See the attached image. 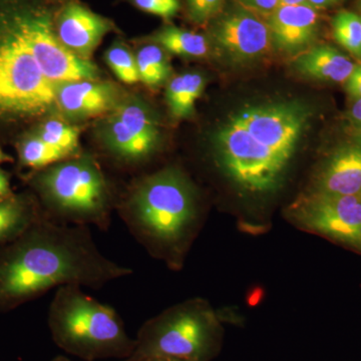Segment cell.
Listing matches in <instances>:
<instances>
[{"label": "cell", "instance_id": "1", "mask_svg": "<svg viewBox=\"0 0 361 361\" xmlns=\"http://www.w3.org/2000/svg\"><path fill=\"white\" fill-rule=\"evenodd\" d=\"M133 270L102 254L87 226L44 215L0 248V312L13 310L66 285L103 288Z\"/></svg>", "mask_w": 361, "mask_h": 361}, {"label": "cell", "instance_id": "2", "mask_svg": "<svg viewBox=\"0 0 361 361\" xmlns=\"http://www.w3.org/2000/svg\"><path fill=\"white\" fill-rule=\"evenodd\" d=\"M121 216L149 254L178 267L196 234L200 210L193 184L180 169L169 167L135 183Z\"/></svg>", "mask_w": 361, "mask_h": 361}, {"label": "cell", "instance_id": "3", "mask_svg": "<svg viewBox=\"0 0 361 361\" xmlns=\"http://www.w3.org/2000/svg\"><path fill=\"white\" fill-rule=\"evenodd\" d=\"M47 324L54 343L85 361L132 355L135 341L126 331L115 308L87 295L82 287H59L49 308Z\"/></svg>", "mask_w": 361, "mask_h": 361}, {"label": "cell", "instance_id": "4", "mask_svg": "<svg viewBox=\"0 0 361 361\" xmlns=\"http://www.w3.org/2000/svg\"><path fill=\"white\" fill-rule=\"evenodd\" d=\"M35 185L49 214L61 224L97 226L106 231L113 207L110 186L99 164L89 155L66 159L44 168Z\"/></svg>", "mask_w": 361, "mask_h": 361}, {"label": "cell", "instance_id": "5", "mask_svg": "<svg viewBox=\"0 0 361 361\" xmlns=\"http://www.w3.org/2000/svg\"><path fill=\"white\" fill-rule=\"evenodd\" d=\"M135 341L132 355L123 361H209L219 348L221 326L208 303L193 299L145 322Z\"/></svg>", "mask_w": 361, "mask_h": 361}, {"label": "cell", "instance_id": "6", "mask_svg": "<svg viewBox=\"0 0 361 361\" xmlns=\"http://www.w3.org/2000/svg\"><path fill=\"white\" fill-rule=\"evenodd\" d=\"M56 87L40 71L16 18L0 27V113L40 115L56 104Z\"/></svg>", "mask_w": 361, "mask_h": 361}, {"label": "cell", "instance_id": "7", "mask_svg": "<svg viewBox=\"0 0 361 361\" xmlns=\"http://www.w3.org/2000/svg\"><path fill=\"white\" fill-rule=\"evenodd\" d=\"M311 116L307 106L293 101L247 106L231 116L252 141L287 169Z\"/></svg>", "mask_w": 361, "mask_h": 361}, {"label": "cell", "instance_id": "8", "mask_svg": "<svg viewBox=\"0 0 361 361\" xmlns=\"http://www.w3.org/2000/svg\"><path fill=\"white\" fill-rule=\"evenodd\" d=\"M289 219L361 255V197L307 193L288 210Z\"/></svg>", "mask_w": 361, "mask_h": 361}, {"label": "cell", "instance_id": "9", "mask_svg": "<svg viewBox=\"0 0 361 361\" xmlns=\"http://www.w3.org/2000/svg\"><path fill=\"white\" fill-rule=\"evenodd\" d=\"M14 18L40 71L52 84L96 80L99 77L92 61L78 58L61 44L49 14L30 11L16 14Z\"/></svg>", "mask_w": 361, "mask_h": 361}, {"label": "cell", "instance_id": "10", "mask_svg": "<svg viewBox=\"0 0 361 361\" xmlns=\"http://www.w3.org/2000/svg\"><path fill=\"white\" fill-rule=\"evenodd\" d=\"M113 111L103 127L104 142L111 155L129 164L153 155L160 144V130L148 106L130 99Z\"/></svg>", "mask_w": 361, "mask_h": 361}, {"label": "cell", "instance_id": "11", "mask_svg": "<svg viewBox=\"0 0 361 361\" xmlns=\"http://www.w3.org/2000/svg\"><path fill=\"white\" fill-rule=\"evenodd\" d=\"M212 39L220 54L233 63L261 58L273 44L267 23L242 6L218 18L213 25Z\"/></svg>", "mask_w": 361, "mask_h": 361}, {"label": "cell", "instance_id": "12", "mask_svg": "<svg viewBox=\"0 0 361 361\" xmlns=\"http://www.w3.org/2000/svg\"><path fill=\"white\" fill-rule=\"evenodd\" d=\"M310 193L361 197V130L336 145L316 171Z\"/></svg>", "mask_w": 361, "mask_h": 361}, {"label": "cell", "instance_id": "13", "mask_svg": "<svg viewBox=\"0 0 361 361\" xmlns=\"http://www.w3.org/2000/svg\"><path fill=\"white\" fill-rule=\"evenodd\" d=\"M267 25L275 47L286 54H296L314 42L319 14L310 4L280 6L268 16Z\"/></svg>", "mask_w": 361, "mask_h": 361}, {"label": "cell", "instance_id": "14", "mask_svg": "<svg viewBox=\"0 0 361 361\" xmlns=\"http://www.w3.org/2000/svg\"><path fill=\"white\" fill-rule=\"evenodd\" d=\"M111 30L110 20L82 4L71 2L59 14L56 35L78 58L89 59Z\"/></svg>", "mask_w": 361, "mask_h": 361}, {"label": "cell", "instance_id": "15", "mask_svg": "<svg viewBox=\"0 0 361 361\" xmlns=\"http://www.w3.org/2000/svg\"><path fill=\"white\" fill-rule=\"evenodd\" d=\"M116 92L113 85L97 80H77L56 87V104L73 118H90L116 108Z\"/></svg>", "mask_w": 361, "mask_h": 361}, {"label": "cell", "instance_id": "16", "mask_svg": "<svg viewBox=\"0 0 361 361\" xmlns=\"http://www.w3.org/2000/svg\"><path fill=\"white\" fill-rule=\"evenodd\" d=\"M294 66L305 77L320 82L341 84L348 80L356 65L336 47L318 44L301 54Z\"/></svg>", "mask_w": 361, "mask_h": 361}, {"label": "cell", "instance_id": "17", "mask_svg": "<svg viewBox=\"0 0 361 361\" xmlns=\"http://www.w3.org/2000/svg\"><path fill=\"white\" fill-rule=\"evenodd\" d=\"M42 215L25 199H0V245L20 237Z\"/></svg>", "mask_w": 361, "mask_h": 361}, {"label": "cell", "instance_id": "18", "mask_svg": "<svg viewBox=\"0 0 361 361\" xmlns=\"http://www.w3.org/2000/svg\"><path fill=\"white\" fill-rule=\"evenodd\" d=\"M206 80L200 73H187L171 80L166 92L167 103L175 118H188L205 89Z\"/></svg>", "mask_w": 361, "mask_h": 361}, {"label": "cell", "instance_id": "19", "mask_svg": "<svg viewBox=\"0 0 361 361\" xmlns=\"http://www.w3.org/2000/svg\"><path fill=\"white\" fill-rule=\"evenodd\" d=\"M159 47L171 54L189 58H202L208 54L210 45L204 35L175 27L166 26L153 37Z\"/></svg>", "mask_w": 361, "mask_h": 361}, {"label": "cell", "instance_id": "20", "mask_svg": "<svg viewBox=\"0 0 361 361\" xmlns=\"http://www.w3.org/2000/svg\"><path fill=\"white\" fill-rule=\"evenodd\" d=\"M140 80L149 87H157L171 75V66L163 49L158 44L142 47L135 56Z\"/></svg>", "mask_w": 361, "mask_h": 361}, {"label": "cell", "instance_id": "21", "mask_svg": "<svg viewBox=\"0 0 361 361\" xmlns=\"http://www.w3.org/2000/svg\"><path fill=\"white\" fill-rule=\"evenodd\" d=\"M334 39L361 61V16L353 11H338L332 20Z\"/></svg>", "mask_w": 361, "mask_h": 361}, {"label": "cell", "instance_id": "22", "mask_svg": "<svg viewBox=\"0 0 361 361\" xmlns=\"http://www.w3.org/2000/svg\"><path fill=\"white\" fill-rule=\"evenodd\" d=\"M70 158L65 152L47 144L42 137L26 140L20 148V160L23 165L33 169H44Z\"/></svg>", "mask_w": 361, "mask_h": 361}, {"label": "cell", "instance_id": "23", "mask_svg": "<svg viewBox=\"0 0 361 361\" xmlns=\"http://www.w3.org/2000/svg\"><path fill=\"white\" fill-rule=\"evenodd\" d=\"M39 137L71 157L78 148L80 130L61 121L51 120L42 126Z\"/></svg>", "mask_w": 361, "mask_h": 361}, {"label": "cell", "instance_id": "24", "mask_svg": "<svg viewBox=\"0 0 361 361\" xmlns=\"http://www.w3.org/2000/svg\"><path fill=\"white\" fill-rule=\"evenodd\" d=\"M106 61L118 80L125 84L139 82L137 61L129 49L122 44H115L106 52Z\"/></svg>", "mask_w": 361, "mask_h": 361}, {"label": "cell", "instance_id": "25", "mask_svg": "<svg viewBox=\"0 0 361 361\" xmlns=\"http://www.w3.org/2000/svg\"><path fill=\"white\" fill-rule=\"evenodd\" d=\"M226 0H187L188 9L192 20L197 23H205L217 16Z\"/></svg>", "mask_w": 361, "mask_h": 361}, {"label": "cell", "instance_id": "26", "mask_svg": "<svg viewBox=\"0 0 361 361\" xmlns=\"http://www.w3.org/2000/svg\"><path fill=\"white\" fill-rule=\"evenodd\" d=\"M135 6L146 13L160 16V18H173L180 9V0H133Z\"/></svg>", "mask_w": 361, "mask_h": 361}, {"label": "cell", "instance_id": "27", "mask_svg": "<svg viewBox=\"0 0 361 361\" xmlns=\"http://www.w3.org/2000/svg\"><path fill=\"white\" fill-rule=\"evenodd\" d=\"M242 6L255 13L268 14L276 11L280 0H238Z\"/></svg>", "mask_w": 361, "mask_h": 361}, {"label": "cell", "instance_id": "28", "mask_svg": "<svg viewBox=\"0 0 361 361\" xmlns=\"http://www.w3.org/2000/svg\"><path fill=\"white\" fill-rule=\"evenodd\" d=\"M345 90L351 99H361V66H356L345 82Z\"/></svg>", "mask_w": 361, "mask_h": 361}, {"label": "cell", "instance_id": "29", "mask_svg": "<svg viewBox=\"0 0 361 361\" xmlns=\"http://www.w3.org/2000/svg\"><path fill=\"white\" fill-rule=\"evenodd\" d=\"M349 118L353 125L361 130V99H355L349 110Z\"/></svg>", "mask_w": 361, "mask_h": 361}, {"label": "cell", "instance_id": "30", "mask_svg": "<svg viewBox=\"0 0 361 361\" xmlns=\"http://www.w3.org/2000/svg\"><path fill=\"white\" fill-rule=\"evenodd\" d=\"M13 194H11L8 177H7L6 173L0 169V199L9 198Z\"/></svg>", "mask_w": 361, "mask_h": 361}, {"label": "cell", "instance_id": "31", "mask_svg": "<svg viewBox=\"0 0 361 361\" xmlns=\"http://www.w3.org/2000/svg\"><path fill=\"white\" fill-rule=\"evenodd\" d=\"M341 1L343 0H308V4L318 11V9L329 8Z\"/></svg>", "mask_w": 361, "mask_h": 361}, {"label": "cell", "instance_id": "32", "mask_svg": "<svg viewBox=\"0 0 361 361\" xmlns=\"http://www.w3.org/2000/svg\"><path fill=\"white\" fill-rule=\"evenodd\" d=\"M300 4H308V0H280V6H300Z\"/></svg>", "mask_w": 361, "mask_h": 361}, {"label": "cell", "instance_id": "33", "mask_svg": "<svg viewBox=\"0 0 361 361\" xmlns=\"http://www.w3.org/2000/svg\"><path fill=\"white\" fill-rule=\"evenodd\" d=\"M11 161H13V158H11V156L6 155V154L2 151V149L0 148V164Z\"/></svg>", "mask_w": 361, "mask_h": 361}, {"label": "cell", "instance_id": "34", "mask_svg": "<svg viewBox=\"0 0 361 361\" xmlns=\"http://www.w3.org/2000/svg\"><path fill=\"white\" fill-rule=\"evenodd\" d=\"M51 361H71L70 358L66 357V356L59 355L56 356V357L52 358Z\"/></svg>", "mask_w": 361, "mask_h": 361}, {"label": "cell", "instance_id": "35", "mask_svg": "<svg viewBox=\"0 0 361 361\" xmlns=\"http://www.w3.org/2000/svg\"><path fill=\"white\" fill-rule=\"evenodd\" d=\"M141 361H171L167 360H161V358H148V360H144Z\"/></svg>", "mask_w": 361, "mask_h": 361}, {"label": "cell", "instance_id": "36", "mask_svg": "<svg viewBox=\"0 0 361 361\" xmlns=\"http://www.w3.org/2000/svg\"><path fill=\"white\" fill-rule=\"evenodd\" d=\"M171 361H180V360H171Z\"/></svg>", "mask_w": 361, "mask_h": 361}]
</instances>
